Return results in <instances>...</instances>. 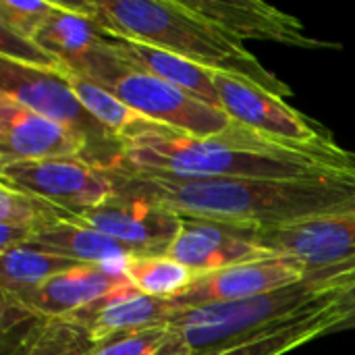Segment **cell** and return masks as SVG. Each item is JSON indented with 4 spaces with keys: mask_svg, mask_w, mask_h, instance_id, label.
Wrapping results in <instances>:
<instances>
[{
    "mask_svg": "<svg viewBox=\"0 0 355 355\" xmlns=\"http://www.w3.org/2000/svg\"><path fill=\"white\" fill-rule=\"evenodd\" d=\"M0 94L73 131L85 144V160L108 171L125 160V146L79 102L62 69L0 60Z\"/></svg>",
    "mask_w": 355,
    "mask_h": 355,
    "instance_id": "cell-6",
    "label": "cell"
},
{
    "mask_svg": "<svg viewBox=\"0 0 355 355\" xmlns=\"http://www.w3.org/2000/svg\"><path fill=\"white\" fill-rule=\"evenodd\" d=\"M210 75L220 110L250 131L291 146L324 148L335 144L329 131L289 106L285 98L237 75L220 71H210Z\"/></svg>",
    "mask_w": 355,
    "mask_h": 355,
    "instance_id": "cell-8",
    "label": "cell"
},
{
    "mask_svg": "<svg viewBox=\"0 0 355 355\" xmlns=\"http://www.w3.org/2000/svg\"><path fill=\"white\" fill-rule=\"evenodd\" d=\"M125 283H129L125 272H114L92 264H77L54 275L29 293L12 297L2 295V300L21 308L31 318L62 320Z\"/></svg>",
    "mask_w": 355,
    "mask_h": 355,
    "instance_id": "cell-15",
    "label": "cell"
},
{
    "mask_svg": "<svg viewBox=\"0 0 355 355\" xmlns=\"http://www.w3.org/2000/svg\"><path fill=\"white\" fill-rule=\"evenodd\" d=\"M352 289L355 260L308 270L302 281L258 297L173 312L166 327L181 339L189 355H214L295 320Z\"/></svg>",
    "mask_w": 355,
    "mask_h": 355,
    "instance_id": "cell-4",
    "label": "cell"
},
{
    "mask_svg": "<svg viewBox=\"0 0 355 355\" xmlns=\"http://www.w3.org/2000/svg\"><path fill=\"white\" fill-rule=\"evenodd\" d=\"M0 183L79 216L114 196L106 171L81 156L27 160L0 166Z\"/></svg>",
    "mask_w": 355,
    "mask_h": 355,
    "instance_id": "cell-7",
    "label": "cell"
},
{
    "mask_svg": "<svg viewBox=\"0 0 355 355\" xmlns=\"http://www.w3.org/2000/svg\"><path fill=\"white\" fill-rule=\"evenodd\" d=\"M29 245L42 248L77 264L102 266L114 272H125V266L133 256L129 248L73 214L58 216L44 225L29 239Z\"/></svg>",
    "mask_w": 355,
    "mask_h": 355,
    "instance_id": "cell-17",
    "label": "cell"
},
{
    "mask_svg": "<svg viewBox=\"0 0 355 355\" xmlns=\"http://www.w3.org/2000/svg\"><path fill=\"white\" fill-rule=\"evenodd\" d=\"M108 37V35H106ZM104 42L81 62L67 69L114 94L141 116L196 137H223L248 129L220 108L171 85L114 56Z\"/></svg>",
    "mask_w": 355,
    "mask_h": 355,
    "instance_id": "cell-5",
    "label": "cell"
},
{
    "mask_svg": "<svg viewBox=\"0 0 355 355\" xmlns=\"http://www.w3.org/2000/svg\"><path fill=\"white\" fill-rule=\"evenodd\" d=\"M306 268L300 260L291 256L275 254L270 258L241 262L214 272L198 275L189 289L168 300L173 312L191 310L214 304L241 302L289 287L306 277Z\"/></svg>",
    "mask_w": 355,
    "mask_h": 355,
    "instance_id": "cell-9",
    "label": "cell"
},
{
    "mask_svg": "<svg viewBox=\"0 0 355 355\" xmlns=\"http://www.w3.org/2000/svg\"><path fill=\"white\" fill-rule=\"evenodd\" d=\"M187 8L208 19L229 35L243 40H268L295 48H341V44L316 40L306 33L300 19L260 0H183Z\"/></svg>",
    "mask_w": 355,
    "mask_h": 355,
    "instance_id": "cell-12",
    "label": "cell"
},
{
    "mask_svg": "<svg viewBox=\"0 0 355 355\" xmlns=\"http://www.w3.org/2000/svg\"><path fill=\"white\" fill-rule=\"evenodd\" d=\"M54 8V0H0V27L27 40H35V35L52 17Z\"/></svg>",
    "mask_w": 355,
    "mask_h": 355,
    "instance_id": "cell-26",
    "label": "cell"
},
{
    "mask_svg": "<svg viewBox=\"0 0 355 355\" xmlns=\"http://www.w3.org/2000/svg\"><path fill=\"white\" fill-rule=\"evenodd\" d=\"M62 156L85 158V144L60 123L0 94V166Z\"/></svg>",
    "mask_w": 355,
    "mask_h": 355,
    "instance_id": "cell-14",
    "label": "cell"
},
{
    "mask_svg": "<svg viewBox=\"0 0 355 355\" xmlns=\"http://www.w3.org/2000/svg\"><path fill=\"white\" fill-rule=\"evenodd\" d=\"M171 316L173 308L168 300L150 297L135 289L131 283H125L106 293L104 297L96 300L94 304L77 310L67 320L79 324L94 339H104L110 335L133 333L166 324Z\"/></svg>",
    "mask_w": 355,
    "mask_h": 355,
    "instance_id": "cell-16",
    "label": "cell"
},
{
    "mask_svg": "<svg viewBox=\"0 0 355 355\" xmlns=\"http://www.w3.org/2000/svg\"><path fill=\"white\" fill-rule=\"evenodd\" d=\"M343 304H345V316L333 327V331H331V335H335V333H347V331H355V289L352 291H347L345 295H343Z\"/></svg>",
    "mask_w": 355,
    "mask_h": 355,
    "instance_id": "cell-28",
    "label": "cell"
},
{
    "mask_svg": "<svg viewBox=\"0 0 355 355\" xmlns=\"http://www.w3.org/2000/svg\"><path fill=\"white\" fill-rule=\"evenodd\" d=\"M96 339L71 320H37L17 341L12 355H92Z\"/></svg>",
    "mask_w": 355,
    "mask_h": 355,
    "instance_id": "cell-24",
    "label": "cell"
},
{
    "mask_svg": "<svg viewBox=\"0 0 355 355\" xmlns=\"http://www.w3.org/2000/svg\"><path fill=\"white\" fill-rule=\"evenodd\" d=\"M73 266H77V262L29 243L12 248L0 254V291L10 297L29 293L54 275Z\"/></svg>",
    "mask_w": 355,
    "mask_h": 355,
    "instance_id": "cell-22",
    "label": "cell"
},
{
    "mask_svg": "<svg viewBox=\"0 0 355 355\" xmlns=\"http://www.w3.org/2000/svg\"><path fill=\"white\" fill-rule=\"evenodd\" d=\"M69 4L110 37L148 44L204 69L243 77L281 98L293 96V89L262 67L243 42L187 8L183 0H75Z\"/></svg>",
    "mask_w": 355,
    "mask_h": 355,
    "instance_id": "cell-3",
    "label": "cell"
},
{
    "mask_svg": "<svg viewBox=\"0 0 355 355\" xmlns=\"http://www.w3.org/2000/svg\"><path fill=\"white\" fill-rule=\"evenodd\" d=\"M62 71H64L73 92L77 94L79 102L85 106V110L104 129H108L116 139H121L123 146L158 125V123L141 116L139 112H135L131 106H127L114 94L106 92L104 87H100L96 83H92L89 79H85V77H81L77 73H71L67 69H62Z\"/></svg>",
    "mask_w": 355,
    "mask_h": 355,
    "instance_id": "cell-21",
    "label": "cell"
},
{
    "mask_svg": "<svg viewBox=\"0 0 355 355\" xmlns=\"http://www.w3.org/2000/svg\"><path fill=\"white\" fill-rule=\"evenodd\" d=\"M125 164L183 177L306 179L355 171V154L341 146L281 144L241 129L223 137H196L162 125L125 144Z\"/></svg>",
    "mask_w": 355,
    "mask_h": 355,
    "instance_id": "cell-2",
    "label": "cell"
},
{
    "mask_svg": "<svg viewBox=\"0 0 355 355\" xmlns=\"http://www.w3.org/2000/svg\"><path fill=\"white\" fill-rule=\"evenodd\" d=\"M127 281L141 293L156 300H173L191 287L196 272L175 258L160 256H131L125 266Z\"/></svg>",
    "mask_w": 355,
    "mask_h": 355,
    "instance_id": "cell-23",
    "label": "cell"
},
{
    "mask_svg": "<svg viewBox=\"0 0 355 355\" xmlns=\"http://www.w3.org/2000/svg\"><path fill=\"white\" fill-rule=\"evenodd\" d=\"M56 2V0H54ZM106 37V31L87 15L73 8L67 0L56 2V8L42 31L35 35V44L46 50L62 69H71L89 56Z\"/></svg>",
    "mask_w": 355,
    "mask_h": 355,
    "instance_id": "cell-20",
    "label": "cell"
},
{
    "mask_svg": "<svg viewBox=\"0 0 355 355\" xmlns=\"http://www.w3.org/2000/svg\"><path fill=\"white\" fill-rule=\"evenodd\" d=\"M254 227L206 218H185L166 256L191 268L196 277L241 262L275 256V252H268L254 241Z\"/></svg>",
    "mask_w": 355,
    "mask_h": 355,
    "instance_id": "cell-13",
    "label": "cell"
},
{
    "mask_svg": "<svg viewBox=\"0 0 355 355\" xmlns=\"http://www.w3.org/2000/svg\"><path fill=\"white\" fill-rule=\"evenodd\" d=\"M67 212L27 196L6 183H0V225L17 227L23 231H29L31 237L48 223H52L58 216H64Z\"/></svg>",
    "mask_w": 355,
    "mask_h": 355,
    "instance_id": "cell-25",
    "label": "cell"
},
{
    "mask_svg": "<svg viewBox=\"0 0 355 355\" xmlns=\"http://www.w3.org/2000/svg\"><path fill=\"white\" fill-rule=\"evenodd\" d=\"M77 218L116 239L133 256L166 254L185 220L179 212L160 204L116 193Z\"/></svg>",
    "mask_w": 355,
    "mask_h": 355,
    "instance_id": "cell-10",
    "label": "cell"
},
{
    "mask_svg": "<svg viewBox=\"0 0 355 355\" xmlns=\"http://www.w3.org/2000/svg\"><path fill=\"white\" fill-rule=\"evenodd\" d=\"M343 295L331 300L320 308H314L312 312L295 320L258 333L256 337L214 355H285L318 337H327L331 335L333 327L345 316Z\"/></svg>",
    "mask_w": 355,
    "mask_h": 355,
    "instance_id": "cell-19",
    "label": "cell"
},
{
    "mask_svg": "<svg viewBox=\"0 0 355 355\" xmlns=\"http://www.w3.org/2000/svg\"><path fill=\"white\" fill-rule=\"evenodd\" d=\"M254 241L300 260L310 270L345 264L355 260V208L289 227L256 229Z\"/></svg>",
    "mask_w": 355,
    "mask_h": 355,
    "instance_id": "cell-11",
    "label": "cell"
},
{
    "mask_svg": "<svg viewBox=\"0 0 355 355\" xmlns=\"http://www.w3.org/2000/svg\"><path fill=\"white\" fill-rule=\"evenodd\" d=\"M114 193L139 198L183 218L277 229L355 208V171L306 179H212L135 168L106 171Z\"/></svg>",
    "mask_w": 355,
    "mask_h": 355,
    "instance_id": "cell-1",
    "label": "cell"
},
{
    "mask_svg": "<svg viewBox=\"0 0 355 355\" xmlns=\"http://www.w3.org/2000/svg\"><path fill=\"white\" fill-rule=\"evenodd\" d=\"M106 48L119 56L121 60H125L127 64L141 69L171 85H177L181 89H185L187 94L216 106H218V94L210 75V69H204L187 58H181L173 52L148 46V44H139V42H131V40H123V37H106Z\"/></svg>",
    "mask_w": 355,
    "mask_h": 355,
    "instance_id": "cell-18",
    "label": "cell"
},
{
    "mask_svg": "<svg viewBox=\"0 0 355 355\" xmlns=\"http://www.w3.org/2000/svg\"><path fill=\"white\" fill-rule=\"evenodd\" d=\"M2 42H0V54L2 58H10L17 62L33 64V67H50V69H62L46 50H42L33 40H27L23 35H17L4 27H0Z\"/></svg>",
    "mask_w": 355,
    "mask_h": 355,
    "instance_id": "cell-27",
    "label": "cell"
}]
</instances>
